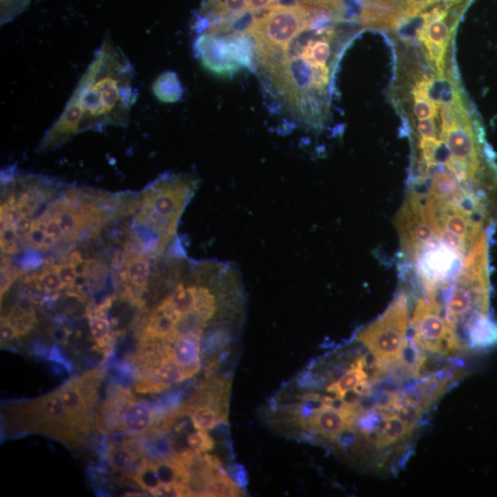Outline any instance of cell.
I'll return each mask as SVG.
<instances>
[{
	"mask_svg": "<svg viewBox=\"0 0 497 497\" xmlns=\"http://www.w3.org/2000/svg\"><path fill=\"white\" fill-rule=\"evenodd\" d=\"M134 75L129 59L107 37L63 112L43 137L39 151H50L87 130L127 126L137 99Z\"/></svg>",
	"mask_w": 497,
	"mask_h": 497,
	"instance_id": "1",
	"label": "cell"
},
{
	"mask_svg": "<svg viewBox=\"0 0 497 497\" xmlns=\"http://www.w3.org/2000/svg\"><path fill=\"white\" fill-rule=\"evenodd\" d=\"M198 183L193 175L167 173L143 191L132 230L137 252L151 257L164 252L176 234L178 223Z\"/></svg>",
	"mask_w": 497,
	"mask_h": 497,
	"instance_id": "2",
	"label": "cell"
},
{
	"mask_svg": "<svg viewBox=\"0 0 497 497\" xmlns=\"http://www.w3.org/2000/svg\"><path fill=\"white\" fill-rule=\"evenodd\" d=\"M408 299L402 292L383 315L359 331L358 340L367 346L378 363L402 361L408 348Z\"/></svg>",
	"mask_w": 497,
	"mask_h": 497,
	"instance_id": "3",
	"label": "cell"
},
{
	"mask_svg": "<svg viewBox=\"0 0 497 497\" xmlns=\"http://www.w3.org/2000/svg\"><path fill=\"white\" fill-rule=\"evenodd\" d=\"M442 306L432 296L419 299L412 320V343L431 354L449 355L464 348L455 331L442 316Z\"/></svg>",
	"mask_w": 497,
	"mask_h": 497,
	"instance_id": "4",
	"label": "cell"
},
{
	"mask_svg": "<svg viewBox=\"0 0 497 497\" xmlns=\"http://www.w3.org/2000/svg\"><path fill=\"white\" fill-rule=\"evenodd\" d=\"M196 58L206 70L220 77H233L240 70L231 55L226 37L199 33L193 43Z\"/></svg>",
	"mask_w": 497,
	"mask_h": 497,
	"instance_id": "5",
	"label": "cell"
},
{
	"mask_svg": "<svg viewBox=\"0 0 497 497\" xmlns=\"http://www.w3.org/2000/svg\"><path fill=\"white\" fill-rule=\"evenodd\" d=\"M203 334H183L166 339L169 354L182 367L186 380L195 376L201 368V338Z\"/></svg>",
	"mask_w": 497,
	"mask_h": 497,
	"instance_id": "6",
	"label": "cell"
},
{
	"mask_svg": "<svg viewBox=\"0 0 497 497\" xmlns=\"http://www.w3.org/2000/svg\"><path fill=\"white\" fill-rule=\"evenodd\" d=\"M150 272L149 256L134 252L124 262L122 269L121 280L128 295L137 299L148 286Z\"/></svg>",
	"mask_w": 497,
	"mask_h": 497,
	"instance_id": "7",
	"label": "cell"
},
{
	"mask_svg": "<svg viewBox=\"0 0 497 497\" xmlns=\"http://www.w3.org/2000/svg\"><path fill=\"white\" fill-rule=\"evenodd\" d=\"M133 398L129 392L124 397L119 430L133 434L146 432L154 422L155 414L149 406Z\"/></svg>",
	"mask_w": 497,
	"mask_h": 497,
	"instance_id": "8",
	"label": "cell"
},
{
	"mask_svg": "<svg viewBox=\"0 0 497 497\" xmlns=\"http://www.w3.org/2000/svg\"><path fill=\"white\" fill-rule=\"evenodd\" d=\"M365 367L364 359H358L339 380L327 387V392L342 400L345 399L350 392H355L359 396L368 395L370 389Z\"/></svg>",
	"mask_w": 497,
	"mask_h": 497,
	"instance_id": "9",
	"label": "cell"
},
{
	"mask_svg": "<svg viewBox=\"0 0 497 497\" xmlns=\"http://www.w3.org/2000/svg\"><path fill=\"white\" fill-rule=\"evenodd\" d=\"M415 429V427L406 424L395 414L384 415L381 426L375 437V447L377 449H385L405 442L412 436Z\"/></svg>",
	"mask_w": 497,
	"mask_h": 497,
	"instance_id": "10",
	"label": "cell"
},
{
	"mask_svg": "<svg viewBox=\"0 0 497 497\" xmlns=\"http://www.w3.org/2000/svg\"><path fill=\"white\" fill-rule=\"evenodd\" d=\"M469 346L477 350H487L497 346V323L488 315L481 316L471 325L468 331Z\"/></svg>",
	"mask_w": 497,
	"mask_h": 497,
	"instance_id": "11",
	"label": "cell"
},
{
	"mask_svg": "<svg viewBox=\"0 0 497 497\" xmlns=\"http://www.w3.org/2000/svg\"><path fill=\"white\" fill-rule=\"evenodd\" d=\"M153 92L159 101L173 103L179 102L183 95L182 83L173 71L161 74L153 84Z\"/></svg>",
	"mask_w": 497,
	"mask_h": 497,
	"instance_id": "12",
	"label": "cell"
},
{
	"mask_svg": "<svg viewBox=\"0 0 497 497\" xmlns=\"http://www.w3.org/2000/svg\"><path fill=\"white\" fill-rule=\"evenodd\" d=\"M439 379V378H427L415 387V402L420 403L423 407H427L442 397L447 392L449 381ZM411 399V398H410Z\"/></svg>",
	"mask_w": 497,
	"mask_h": 497,
	"instance_id": "13",
	"label": "cell"
},
{
	"mask_svg": "<svg viewBox=\"0 0 497 497\" xmlns=\"http://www.w3.org/2000/svg\"><path fill=\"white\" fill-rule=\"evenodd\" d=\"M33 281L37 289L46 293H56L65 287L63 281L52 264L46 265L40 273L33 277Z\"/></svg>",
	"mask_w": 497,
	"mask_h": 497,
	"instance_id": "14",
	"label": "cell"
},
{
	"mask_svg": "<svg viewBox=\"0 0 497 497\" xmlns=\"http://www.w3.org/2000/svg\"><path fill=\"white\" fill-rule=\"evenodd\" d=\"M393 414L401 418L406 424L417 428L424 414L423 406L410 398L401 399L396 405Z\"/></svg>",
	"mask_w": 497,
	"mask_h": 497,
	"instance_id": "15",
	"label": "cell"
},
{
	"mask_svg": "<svg viewBox=\"0 0 497 497\" xmlns=\"http://www.w3.org/2000/svg\"><path fill=\"white\" fill-rule=\"evenodd\" d=\"M240 487L230 477L222 476L212 480L205 490L204 496L235 497L245 496Z\"/></svg>",
	"mask_w": 497,
	"mask_h": 497,
	"instance_id": "16",
	"label": "cell"
},
{
	"mask_svg": "<svg viewBox=\"0 0 497 497\" xmlns=\"http://www.w3.org/2000/svg\"><path fill=\"white\" fill-rule=\"evenodd\" d=\"M90 333L99 348H105L111 339V324L106 315L89 314Z\"/></svg>",
	"mask_w": 497,
	"mask_h": 497,
	"instance_id": "17",
	"label": "cell"
},
{
	"mask_svg": "<svg viewBox=\"0 0 497 497\" xmlns=\"http://www.w3.org/2000/svg\"><path fill=\"white\" fill-rule=\"evenodd\" d=\"M137 458V453L127 445L114 446L109 450V462L114 471H122L129 467Z\"/></svg>",
	"mask_w": 497,
	"mask_h": 497,
	"instance_id": "18",
	"label": "cell"
},
{
	"mask_svg": "<svg viewBox=\"0 0 497 497\" xmlns=\"http://www.w3.org/2000/svg\"><path fill=\"white\" fill-rule=\"evenodd\" d=\"M134 479L141 488L148 491L151 495L161 484L152 462H144L134 474Z\"/></svg>",
	"mask_w": 497,
	"mask_h": 497,
	"instance_id": "19",
	"label": "cell"
},
{
	"mask_svg": "<svg viewBox=\"0 0 497 497\" xmlns=\"http://www.w3.org/2000/svg\"><path fill=\"white\" fill-rule=\"evenodd\" d=\"M187 445L195 451L200 453L211 451L215 448V442L205 430H198L190 434L186 439Z\"/></svg>",
	"mask_w": 497,
	"mask_h": 497,
	"instance_id": "20",
	"label": "cell"
},
{
	"mask_svg": "<svg viewBox=\"0 0 497 497\" xmlns=\"http://www.w3.org/2000/svg\"><path fill=\"white\" fill-rule=\"evenodd\" d=\"M30 0H1V24L7 23L23 12Z\"/></svg>",
	"mask_w": 497,
	"mask_h": 497,
	"instance_id": "21",
	"label": "cell"
},
{
	"mask_svg": "<svg viewBox=\"0 0 497 497\" xmlns=\"http://www.w3.org/2000/svg\"><path fill=\"white\" fill-rule=\"evenodd\" d=\"M18 237L12 225L1 223L2 253L11 255L18 251Z\"/></svg>",
	"mask_w": 497,
	"mask_h": 497,
	"instance_id": "22",
	"label": "cell"
},
{
	"mask_svg": "<svg viewBox=\"0 0 497 497\" xmlns=\"http://www.w3.org/2000/svg\"><path fill=\"white\" fill-rule=\"evenodd\" d=\"M154 496H188L186 487L179 483H161L153 492Z\"/></svg>",
	"mask_w": 497,
	"mask_h": 497,
	"instance_id": "23",
	"label": "cell"
},
{
	"mask_svg": "<svg viewBox=\"0 0 497 497\" xmlns=\"http://www.w3.org/2000/svg\"><path fill=\"white\" fill-rule=\"evenodd\" d=\"M54 265L55 270L58 272L65 287H72L77 279L78 273L76 268L72 262L68 264H59Z\"/></svg>",
	"mask_w": 497,
	"mask_h": 497,
	"instance_id": "24",
	"label": "cell"
},
{
	"mask_svg": "<svg viewBox=\"0 0 497 497\" xmlns=\"http://www.w3.org/2000/svg\"><path fill=\"white\" fill-rule=\"evenodd\" d=\"M46 231L33 223V229L26 237V242L33 249L43 250L46 240Z\"/></svg>",
	"mask_w": 497,
	"mask_h": 497,
	"instance_id": "25",
	"label": "cell"
},
{
	"mask_svg": "<svg viewBox=\"0 0 497 497\" xmlns=\"http://www.w3.org/2000/svg\"><path fill=\"white\" fill-rule=\"evenodd\" d=\"M0 336H1V343L11 342L12 340L20 336L16 328L9 321L7 317L1 318V329H0Z\"/></svg>",
	"mask_w": 497,
	"mask_h": 497,
	"instance_id": "26",
	"label": "cell"
},
{
	"mask_svg": "<svg viewBox=\"0 0 497 497\" xmlns=\"http://www.w3.org/2000/svg\"><path fill=\"white\" fill-rule=\"evenodd\" d=\"M12 226L16 231L18 239H26L28 234L33 229V220L30 218V215H23L20 220L12 225Z\"/></svg>",
	"mask_w": 497,
	"mask_h": 497,
	"instance_id": "27",
	"label": "cell"
},
{
	"mask_svg": "<svg viewBox=\"0 0 497 497\" xmlns=\"http://www.w3.org/2000/svg\"><path fill=\"white\" fill-rule=\"evenodd\" d=\"M230 477L240 487H245L248 483L247 480V471L242 465L235 464L230 468Z\"/></svg>",
	"mask_w": 497,
	"mask_h": 497,
	"instance_id": "28",
	"label": "cell"
},
{
	"mask_svg": "<svg viewBox=\"0 0 497 497\" xmlns=\"http://www.w3.org/2000/svg\"><path fill=\"white\" fill-rule=\"evenodd\" d=\"M53 339L59 343H65L68 342V336H70V331L65 326L54 327L50 331Z\"/></svg>",
	"mask_w": 497,
	"mask_h": 497,
	"instance_id": "29",
	"label": "cell"
}]
</instances>
